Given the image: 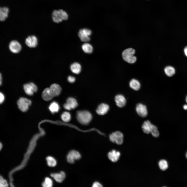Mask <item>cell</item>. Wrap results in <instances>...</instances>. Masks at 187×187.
I'll use <instances>...</instances> for the list:
<instances>
[{
    "label": "cell",
    "mask_w": 187,
    "mask_h": 187,
    "mask_svg": "<svg viewBox=\"0 0 187 187\" xmlns=\"http://www.w3.org/2000/svg\"><path fill=\"white\" fill-rule=\"evenodd\" d=\"M152 125V124L148 120L144 121L142 127L143 131L146 134L150 133Z\"/></svg>",
    "instance_id": "ffe728a7"
},
{
    "label": "cell",
    "mask_w": 187,
    "mask_h": 187,
    "mask_svg": "<svg viewBox=\"0 0 187 187\" xmlns=\"http://www.w3.org/2000/svg\"><path fill=\"white\" fill-rule=\"evenodd\" d=\"M150 133L154 137H157L159 136V133L157 127L153 124L152 125Z\"/></svg>",
    "instance_id": "f546056e"
},
{
    "label": "cell",
    "mask_w": 187,
    "mask_h": 187,
    "mask_svg": "<svg viewBox=\"0 0 187 187\" xmlns=\"http://www.w3.org/2000/svg\"><path fill=\"white\" fill-rule=\"evenodd\" d=\"M82 48L85 53L90 54L93 51V48L90 44L86 43L83 44L82 46Z\"/></svg>",
    "instance_id": "603a6c76"
},
{
    "label": "cell",
    "mask_w": 187,
    "mask_h": 187,
    "mask_svg": "<svg viewBox=\"0 0 187 187\" xmlns=\"http://www.w3.org/2000/svg\"><path fill=\"white\" fill-rule=\"evenodd\" d=\"M136 109L138 114L142 117H145L147 115L148 111L145 105L139 103L137 104Z\"/></svg>",
    "instance_id": "7c38bea8"
},
{
    "label": "cell",
    "mask_w": 187,
    "mask_h": 187,
    "mask_svg": "<svg viewBox=\"0 0 187 187\" xmlns=\"http://www.w3.org/2000/svg\"><path fill=\"white\" fill-rule=\"evenodd\" d=\"M30 100L26 98L21 97L18 101L17 104L19 109L23 112H25L28 110L29 106L31 104Z\"/></svg>",
    "instance_id": "8992f818"
},
{
    "label": "cell",
    "mask_w": 187,
    "mask_h": 187,
    "mask_svg": "<svg viewBox=\"0 0 187 187\" xmlns=\"http://www.w3.org/2000/svg\"><path fill=\"white\" fill-rule=\"evenodd\" d=\"M42 97L43 99L46 101L51 99L54 97L49 88H46L44 89L42 93Z\"/></svg>",
    "instance_id": "d6986e66"
},
{
    "label": "cell",
    "mask_w": 187,
    "mask_h": 187,
    "mask_svg": "<svg viewBox=\"0 0 187 187\" xmlns=\"http://www.w3.org/2000/svg\"><path fill=\"white\" fill-rule=\"evenodd\" d=\"M93 187H102V185L98 182H95L92 185Z\"/></svg>",
    "instance_id": "d6a6232c"
},
{
    "label": "cell",
    "mask_w": 187,
    "mask_h": 187,
    "mask_svg": "<svg viewBox=\"0 0 187 187\" xmlns=\"http://www.w3.org/2000/svg\"><path fill=\"white\" fill-rule=\"evenodd\" d=\"M70 69L71 71L75 74H78L81 70V65L77 62H74L71 65Z\"/></svg>",
    "instance_id": "44dd1931"
},
{
    "label": "cell",
    "mask_w": 187,
    "mask_h": 187,
    "mask_svg": "<svg viewBox=\"0 0 187 187\" xmlns=\"http://www.w3.org/2000/svg\"><path fill=\"white\" fill-rule=\"evenodd\" d=\"M159 168L162 170L165 171L168 168V164L167 161L164 159L160 160L158 163Z\"/></svg>",
    "instance_id": "4316f807"
},
{
    "label": "cell",
    "mask_w": 187,
    "mask_h": 187,
    "mask_svg": "<svg viewBox=\"0 0 187 187\" xmlns=\"http://www.w3.org/2000/svg\"><path fill=\"white\" fill-rule=\"evenodd\" d=\"M8 186V184L6 180L1 176L0 178V186L6 187Z\"/></svg>",
    "instance_id": "4dcf8cb0"
},
{
    "label": "cell",
    "mask_w": 187,
    "mask_h": 187,
    "mask_svg": "<svg viewBox=\"0 0 187 187\" xmlns=\"http://www.w3.org/2000/svg\"><path fill=\"white\" fill-rule=\"evenodd\" d=\"M9 48L11 52L15 54L20 52L22 48L20 43L15 40H13L10 42L9 45Z\"/></svg>",
    "instance_id": "52a82bcc"
},
{
    "label": "cell",
    "mask_w": 187,
    "mask_h": 187,
    "mask_svg": "<svg viewBox=\"0 0 187 187\" xmlns=\"http://www.w3.org/2000/svg\"><path fill=\"white\" fill-rule=\"evenodd\" d=\"M61 117L62 120L65 122H68L70 120L71 116L70 113L67 112H64L62 114Z\"/></svg>",
    "instance_id": "f1b7e54d"
},
{
    "label": "cell",
    "mask_w": 187,
    "mask_h": 187,
    "mask_svg": "<svg viewBox=\"0 0 187 187\" xmlns=\"http://www.w3.org/2000/svg\"><path fill=\"white\" fill-rule=\"evenodd\" d=\"M186 158H187V152H186Z\"/></svg>",
    "instance_id": "f35d334b"
},
{
    "label": "cell",
    "mask_w": 187,
    "mask_h": 187,
    "mask_svg": "<svg viewBox=\"0 0 187 187\" xmlns=\"http://www.w3.org/2000/svg\"><path fill=\"white\" fill-rule=\"evenodd\" d=\"M25 42L26 44L30 48L36 47L38 44V40L37 37L35 35L28 36L25 39Z\"/></svg>",
    "instance_id": "30bf717a"
},
{
    "label": "cell",
    "mask_w": 187,
    "mask_h": 187,
    "mask_svg": "<svg viewBox=\"0 0 187 187\" xmlns=\"http://www.w3.org/2000/svg\"><path fill=\"white\" fill-rule=\"evenodd\" d=\"M115 100L116 105L119 107H123L126 104V99L122 95L118 94L116 95L115 97Z\"/></svg>",
    "instance_id": "5bb4252c"
},
{
    "label": "cell",
    "mask_w": 187,
    "mask_h": 187,
    "mask_svg": "<svg viewBox=\"0 0 187 187\" xmlns=\"http://www.w3.org/2000/svg\"><path fill=\"white\" fill-rule=\"evenodd\" d=\"M23 88L26 93L29 95H32L34 92L37 91V86L33 83H26L23 85Z\"/></svg>",
    "instance_id": "ba28073f"
},
{
    "label": "cell",
    "mask_w": 187,
    "mask_h": 187,
    "mask_svg": "<svg viewBox=\"0 0 187 187\" xmlns=\"http://www.w3.org/2000/svg\"><path fill=\"white\" fill-rule=\"evenodd\" d=\"M42 185L44 187H51L52 186L53 182L51 179L48 177H46Z\"/></svg>",
    "instance_id": "83f0119b"
},
{
    "label": "cell",
    "mask_w": 187,
    "mask_h": 187,
    "mask_svg": "<svg viewBox=\"0 0 187 187\" xmlns=\"http://www.w3.org/2000/svg\"><path fill=\"white\" fill-rule=\"evenodd\" d=\"M184 51L185 55L187 57V46L185 47Z\"/></svg>",
    "instance_id": "e575fe53"
},
{
    "label": "cell",
    "mask_w": 187,
    "mask_h": 187,
    "mask_svg": "<svg viewBox=\"0 0 187 187\" xmlns=\"http://www.w3.org/2000/svg\"><path fill=\"white\" fill-rule=\"evenodd\" d=\"M0 84H1H1H2V75L1 73L0 74Z\"/></svg>",
    "instance_id": "8d00e7d4"
},
{
    "label": "cell",
    "mask_w": 187,
    "mask_h": 187,
    "mask_svg": "<svg viewBox=\"0 0 187 187\" xmlns=\"http://www.w3.org/2000/svg\"><path fill=\"white\" fill-rule=\"evenodd\" d=\"M46 162L48 165L51 167H54L57 164L56 159L53 157L49 156L46 158Z\"/></svg>",
    "instance_id": "484cf974"
},
{
    "label": "cell",
    "mask_w": 187,
    "mask_h": 187,
    "mask_svg": "<svg viewBox=\"0 0 187 187\" xmlns=\"http://www.w3.org/2000/svg\"><path fill=\"white\" fill-rule=\"evenodd\" d=\"M164 71L166 75L169 77L172 76L175 73L174 68L170 66H168L164 69Z\"/></svg>",
    "instance_id": "d4e9b609"
},
{
    "label": "cell",
    "mask_w": 187,
    "mask_h": 187,
    "mask_svg": "<svg viewBox=\"0 0 187 187\" xmlns=\"http://www.w3.org/2000/svg\"><path fill=\"white\" fill-rule=\"evenodd\" d=\"M120 155V152L115 150L109 152L108 155L109 159L113 162H116L118 160Z\"/></svg>",
    "instance_id": "4fadbf2b"
},
{
    "label": "cell",
    "mask_w": 187,
    "mask_h": 187,
    "mask_svg": "<svg viewBox=\"0 0 187 187\" xmlns=\"http://www.w3.org/2000/svg\"><path fill=\"white\" fill-rule=\"evenodd\" d=\"M130 87L135 90H138L140 88L141 84L139 81L137 80L133 79H132L129 82Z\"/></svg>",
    "instance_id": "7402d4cb"
},
{
    "label": "cell",
    "mask_w": 187,
    "mask_h": 187,
    "mask_svg": "<svg viewBox=\"0 0 187 187\" xmlns=\"http://www.w3.org/2000/svg\"><path fill=\"white\" fill-rule=\"evenodd\" d=\"M0 103L1 104L3 102L4 99V96L3 93L1 92H0Z\"/></svg>",
    "instance_id": "836d02e7"
},
{
    "label": "cell",
    "mask_w": 187,
    "mask_h": 187,
    "mask_svg": "<svg viewBox=\"0 0 187 187\" xmlns=\"http://www.w3.org/2000/svg\"><path fill=\"white\" fill-rule=\"evenodd\" d=\"M135 53V50L132 48H128L125 50L122 54L123 59L129 63H134L137 60L136 57L133 55Z\"/></svg>",
    "instance_id": "3957f363"
},
{
    "label": "cell",
    "mask_w": 187,
    "mask_h": 187,
    "mask_svg": "<svg viewBox=\"0 0 187 187\" xmlns=\"http://www.w3.org/2000/svg\"><path fill=\"white\" fill-rule=\"evenodd\" d=\"M109 107L108 105L105 103H102L98 106L96 110L97 113L100 115H103L108 111Z\"/></svg>",
    "instance_id": "9a60e30c"
},
{
    "label": "cell",
    "mask_w": 187,
    "mask_h": 187,
    "mask_svg": "<svg viewBox=\"0 0 187 187\" xmlns=\"http://www.w3.org/2000/svg\"><path fill=\"white\" fill-rule=\"evenodd\" d=\"M183 109L185 110H187V105H185L183 106Z\"/></svg>",
    "instance_id": "d590c367"
},
{
    "label": "cell",
    "mask_w": 187,
    "mask_h": 187,
    "mask_svg": "<svg viewBox=\"0 0 187 187\" xmlns=\"http://www.w3.org/2000/svg\"><path fill=\"white\" fill-rule=\"evenodd\" d=\"M49 108L52 113H54L58 111L59 109V106L56 102H53L50 104Z\"/></svg>",
    "instance_id": "cb8c5ba5"
},
{
    "label": "cell",
    "mask_w": 187,
    "mask_h": 187,
    "mask_svg": "<svg viewBox=\"0 0 187 187\" xmlns=\"http://www.w3.org/2000/svg\"><path fill=\"white\" fill-rule=\"evenodd\" d=\"M68 16L66 12L62 9L55 10L52 13V18L53 21L56 23H59L63 20H66Z\"/></svg>",
    "instance_id": "7a4b0ae2"
},
{
    "label": "cell",
    "mask_w": 187,
    "mask_h": 187,
    "mask_svg": "<svg viewBox=\"0 0 187 187\" xmlns=\"http://www.w3.org/2000/svg\"><path fill=\"white\" fill-rule=\"evenodd\" d=\"M78 105V103L76 100L72 97L68 98L66 103L64 104L63 106L66 110H70L76 108Z\"/></svg>",
    "instance_id": "8fae6325"
},
{
    "label": "cell",
    "mask_w": 187,
    "mask_h": 187,
    "mask_svg": "<svg viewBox=\"0 0 187 187\" xmlns=\"http://www.w3.org/2000/svg\"><path fill=\"white\" fill-rule=\"evenodd\" d=\"M51 176L56 182L59 183L62 182L65 177V174L63 171H61L59 173H52Z\"/></svg>",
    "instance_id": "e0dca14e"
},
{
    "label": "cell",
    "mask_w": 187,
    "mask_h": 187,
    "mask_svg": "<svg viewBox=\"0 0 187 187\" xmlns=\"http://www.w3.org/2000/svg\"><path fill=\"white\" fill-rule=\"evenodd\" d=\"M49 88L51 92L54 97L60 94L61 90L60 86L56 83L51 84Z\"/></svg>",
    "instance_id": "2e32d148"
},
{
    "label": "cell",
    "mask_w": 187,
    "mask_h": 187,
    "mask_svg": "<svg viewBox=\"0 0 187 187\" xmlns=\"http://www.w3.org/2000/svg\"><path fill=\"white\" fill-rule=\"evenodd\" d=\"M91 34L92 31L89 29L83 28L79 30L78 35L82 41L87 42L90 41V36Z\"/></svg>",
    "instance_id": "5b68a950"
},
{
    "label": "cell",
    "mask_w": 187,
    "mask_h": 187,
    "mask_svg": "<svg viewBox=\"0 0 187 187\" xmlns=\"http://www.w3.org/2000/svg\"><path fill=\"white\" fill-rule=\"evenodd\" d=\"M9 9L8 8L4 7L0 8V20L1 21H4L8 16Z\"/></svg>",
    "instance_id": "ac0fdd59"
},
{
    "label": "cell",
    "mask_w": 187,
    "mask_h": 187,
    "mask_svg": "<svg viewBox=\"0 0 187 187\" xmlns=\"http://www.w3.org/2000/svg\"><path fill=\"white\" fill-rule=\"evenodd\" d=\"M81 158L80 153L75 150H71L69 152L67 157L68 162L70 163H73L76 160L79 159Z\"/></svg>",
    "instance_id": "9c48e42d"
},
{
    "label": "cell",
    "mask_w": 187,
    "mask_h": 187,
    "mask_svg": "<svg viewBox=\"0 0 187 187\" xmlns=\"http://www.w3.org/2000/svg\"><path fill=\"white\" fill-rule=\"evenodd\" d=\"M68 80L70 83H72L75 82V78L74 76H69L68 77Z\"/></svg>",
    "instance_id": "1f68e13d"
},
{
    "label": "cell",
    "mask_w": 187,
    "mask_h": 187,
    "mask_svg": "<svg viewBox=\"0 0 187 187\" xmlns=\"http://www.w3.org/2000/svg\"><path fill=\"white\" fill-rule=\"evenodd\" d=\"M123 134L119 131H116L112 132L109 136L111 141L118 145H121L123 144Z\"/></svg>",
    "instance_id": "277c9868"
},
{
    "label": "cell",
    "mask_w": 187,
    "mask_h": 187,
    "mask_svg": "<svg viewBox=\"0 0 187 187\" xmlns=\"http://www.w3.org/2000/svg\"><path fill=\"white\" fill-rule=\"evenodd\" d=\"M186 103H187V96H186Z\"/></svg>",
    "instance_id": "74e56055"
},
{
    "label": "cell",
    "mask_w": 187,
    "mask_h": 187,
    "mask_svg": "<svg viewBox=\"0 0 187 187\" xmlns=\"http://www.w3.org/2000/svg\"><path fill=\"white\" fill-rule=\"evenodd\" d=\"M77 118L80 123L86 125L91 121L92 116L91 113L88 111H80L77 112Z\"/></svg>",
    "instance_id": "6da1fadb"
}]
</instances>
